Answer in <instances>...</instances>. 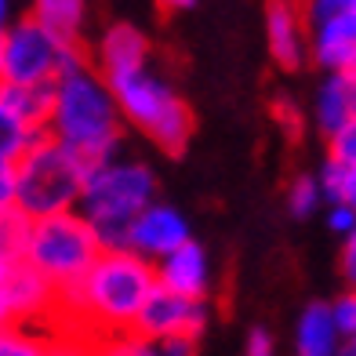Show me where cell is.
I'll list each match as a JSON object with an SVG mask.
<instances>
[{"instance_id":"1","label":"cell","mask_w":356,"mask_h":356,"mask_svg":"<svg viewBox=\"0 0 356 356\" xmlns=\"http://www.w3.org/2000/svg\"><path fill=\"white\" fill-rule=\"evenodd\" d=\"M44 135L55 138L62 149H70L76 160H84L88 168L120 156L124 120L109 84L91 62L62 73L51 84V109H47Z\"/></svg>"},{"instance_id":"2","label":"cell","mask_w":356,"mask_h":356,"mask_svg":"<svg viewBox=\"0 0 356 356\" xmlns=\"http://www.w3.org/2000/svg\"><path fill=\"white\" fill-rule=\"evenodd\" d=\"M156 291L153 266L131 251H102L76 287L58 295V313L73 316L80 327L99 331L102 342L131 331L138 309Z\"/></svg>"},{"instance_id":"3","label":"cell","mask_w":356,"mask_h":356,"mask_svg":"<svg viewBox=\"0 0 356 356\" xmlns=\"http://www.w3.org/2000/svg\"><path fill=\"white\" fill-rule=\"evenodd\" d=\"M153 200H156V171L138 156H113L88 171L76 215L95 229L102 251H124L131 222Z\"/></svg>"},{"instance_id":"4","label":"cell","mask_w":356,"mask_h":356,"mask_svg":"<svg viewBox=\"0 0 356 356\" xmlns=\"http://www.w3.org/2000/svg\"><path fill=\"white\" fill-rule=\"evenodd\" d=\"M109 91L127 127H135L142 138H149L168 156L186 153V145L193 138V109L168 76H160L153 66H145L127 76L109 80Z\"/></svg>"},{"instance_id":"5","label":"cell","mask_w":356,"mask_h":356,"mask_svg":"<svg viewBox=\"0 0 356 356\" xmlns=\"http://www.w3.org/2000/svg\"><path fill=\"white\" fill-rule=\"evenodd\" d=\"M88 164L62 149L55 138H40L19 164H15V207L29 218H51L76 211L80 189L88 178Z\"/></svg>"},{"instance_id":"6","label":"cell","mask_w":356,"mask_h":356,"mask_svg":"<svg viewBox=\"0 0 356 356\" xmlns=\"http://www.w3.org/2000/svg\"><path fill=\"white\" fill-rule=\"evenodd\" d=\"M99 254H102V244L95 236V229L76 211H66V215L29 222L22 262L33 273H40L62 295V291H70L84 280V273L95 266Z\"/></svg>"},{"instance_id":"7","label":"cell","mask_w":356,"mask_h":356,"mask_svg":"<svg viewBox=\"0 0 356 356\" xmlns=\"http://www.w3.org/2000/svg\"><path fill=\"white\" fill-rule=\"evenodd\" d=\"M84 62H88L84 47L55 44L33 19H29V15H22V19H11V26H8V37H4V76H0V84L47 91L62 73L84 66Z\"/></svg>"},{"instance_id":"8","label":"cell","mask_w":356,"mask_h":356,"mask_svg":"<svg viewBox=\"0 0 356 356\" xmlns=\"http://www.w3.org/2000/svg\"><path fill=\"white\" fill-rule=\"evenodd\" d=\"M305 15L309 58L327 73L356 76V0H313Z\"/></svg>"},{"instance_id":"9","label":"cell","mask_w":356,"mask_h":356,"mask_svg":"<svg viewBox=\"0 0 356 356\" xmlns=\"http://www.w3.org/2000/svg\"><path fill=\"white\" fill-rule=\"evenodd\" d=\"M207 320H211L207 302H186L156 287L138 309L127 334H138L145 342H193L197 346L200 334L207 331Z\"/></svg>"},{"instance_id":"10","label":"cell","mask_w":356,"mask_h":356,"mask_svg":"<svg viewBox=\"0 0 356 356\" xmlns=\"http://www.w3.org/2000/svg\"><path fill=\"white\" fill-rule=\"evenodd\" d=\"M186 240H193V233H189V218L178 211L175 204L153 200V204L131 222L124 251H131V254L142 258V262L156 266L160 258H168L171 251H178V248L186 244Z\"/></svg>"},{"instance_id":"11","label":"cell","mask_w":356,"mask_h":356,"mask_svg":"<svg viewBox=\"0 0 356 356\" xmlns=\"http://www.w3.org/2000/svg\"><path fill=\"white\" fill-rule=\"evenodd\" d=\"M149 58H153V44H149V37H145V29L127 22V19H117V22L102 26V33L95 37V51H91L88 62L109 84V80H117V76L145 70Z\"/></svg>"},{"instance_id":"12","label":"cell","mask_w":356,"mask_h":356,"mask_svg":"<svg viewBox=\"0 0 356 356\" xmlns=\"http://www.w3.org/2000/svg\"><path fill=\"white\" fill-rule=\"evenodd\" d=\"M156 287L178 295L186 302H207L215 287V269H211V254L200 240H186L178 251H171L168 258H160L153 266Z\"/></svg>"},{"instance_id":"13","label":"cell","mask_w":356,"mask_h":356,"mask_svg":"<svg viewBox=\"0 0 356 356\" xmlns=\"http://www.w3.org/2000/svg\"><path fill=\"white\" fill-rule=\"evenodd\" d=\"M266 44L280 70L295 73L309 62V29L305 15L295 4H269L266 8Z\"/></svg>"},{"instance_id":"14","label":"cell","mask_w":356,"mask_h":356,"mask_svg":"<svg viewBox=\"0 0 356 356\" xmlns=\"http://www.w3.org/2000/svg\"><path fill=\"white\" fill-rule=\"evenodd\" d=\"M4 295L11 302V313L19 323H29L33 327L44 316H58V291L47 284L40 273H33L26 262L15 266L4 277Z\"/></svg>"},{"instance_id":"15","label":"cell","mask_w":356,"mask_h":356,"mask_svg":"<svg viewBox=\"0 0 356 356\" xmlns=\"http://www.w3.org/2000/svg\"><path fill=\"white\" fill-rule=\"evenodd\" d=\"M353 88H356L353 73H323V80L316 84L313 124L327 142L353 124Z\"/></svg>"},{"instance_id":"16","label":"cell","mask_w":356,"mask_h":356,"mask_svg":"<svg viewBox=\"0 0 356 356\" xmlns=\"http://www.w3.org/2000/svg\"><path fill=\"white\" fill-rule=\"evenodd\" d=\"M47 37L62 47H84V26H88V8L80 0H37L29 11Z\"/></svg>"},{"instance_id":"17","label":"cell","mask_w":356,"mask_h":356,"mask_svg":"<svg viewBox=\"0 0 356 356\" xmlns=\"http://www.w3.org/2000/svg\"><path fill=\"white\" fill-rule=\"evenodd\" d=\"M295 356H342V334L334 331L327 302H309L298 313Z\"/></svg>"},{"instance_id":"18","label":"cell","mask_w":356,"mask_h":356,"mask_svg":"<svg viewBox=\"0 0 356 356\" xmlns=\"http://www.w3.org/2000/svg\"><path fill=\"white\" fill-rule=\"evenodd\" d=\"M44 138L40 127L26 124L22 117H15L11 109L0 106V160H8V164H19V160L33 149V145Z\"/></svg>"},{"instance_id":"19","label":"cell","mask_w":356,"mask_h":356,"mask_svg":"<svg viewBox=\"0 0 356 356\" xmlns=\"http://www.w3.org/2000/svg\"><path fill=\"white\" fill-rule=\"evenodd\" d=\"M26 240H29V218L19 211V207L0 215V284H4V277L15 266H22Z\"/></svg>"},{"instance_id":"20","label":"cell","mask_w":356,"mask_h":356,"mask_svg":"<svg viewBox=\"0 0 356 356\" xmlns=\"http://www.w3.org/2000/svg\"><path fill=\"white\" fill-rule=\"evenodd\" d=\"M0 106L11 109L15 117H22L26 124H33L44 131L47 124V109H51V88L40 91V88H11V84H0Z\"/></svg>"},{"instance_id":"21","label":"cell","mask_w":356,"mask_h":356,"mask_svg":"<svg viewBox=\"0 0 356 356\" xmlns=\"http://www.w3.org/2000/svg\"><path fill=\"white\" fill-rule=\"evenodd\" d=\"M102 356H197L193 342H145L138 334H120L99 346Z\"/></svg>"},{"instance_id":"22","label":"cell","mask_w":356,"mask_h":356,"mask_svg":"<svg viewBox=\"0 0 356 356\" xmlns=\"http://www.w3.org/2000/svg\"><path fill=\"white\" fill-rule=\"evenodd\" d=\"M0 356H51V338L29 323H15L0 331Z\"/></svg>"},{"instance_id":"23","label":"cell","mask_w":356,"mask_h":356,"mask_svg":"<svg viewBox=\"0 0 356 356\" xmlns=\"http://www.w3.org/2000/svg\"><path fill=\"white\" fill-rule=\"evenodd\" d=\"M323 207L320 197V186H316V175H295L287 186V211L295 218H309Z\"/></svg>"},{"instance_id":"24","label":"cell","mask_w":356,"mask_h":356,"mask_svg":"<svg viewBox=\"0 0 356 356\" xmlns=\"http://www.w3.org/2000/svg\"><path fill=\"white\" fill-rule=\"evenodd\" d=\"M331 309V320H334V331L342 334V342H349V338H356V291H342V295H334L327 302Z\"/></svg>"},{"instance_id":"25","label":"cell","mask_w":356,"mask_h":356,"mask_svg":"<svg viewBox=\"0 0 356 356\" xmlns=\"http://www.w3.org/2000/svg\"><path fill=\"white\" fill-rule=\"evenodd\" d=\"M327 156L338 160L342 168H356V120L327 142Z\"/></svg>"},{"instance_id":"26","label":"cell","mask_w":356,"mask_h":356,"mask_svg":"<svg viewBox=\"0 0 356 356\" xmlns=\"http://www.w3.org/2000/svg\"><path fill=\"white\" fill-rule=\"evenodd\" d=\"M323 222H327V229L334 233V236H349V233H356V211L349 204H327L323 207Z\"/></svg>"},{"instance_id":"27","label":"cell","mask_w":356,"mask_h":356,"mask_svg":"<svg viewBox=\"0 0 356 356\" xmlns=\"http://www.w3.org/2000/svg\"><path fill=\"white\" fill-rule=\"evenodd\" d=\"M338 269H342L346 287L356 291V233H349L342 240V251H338Z\"/></svg>"},{"instance_id":"28","label":"cell","mask_w":356,"mask_h":356,"mask_svg":"<svg viewBox=\"0 0 356 356\" xmlns=\"http://www.w3.org/2000/svg\"><path fill=\"white\" fill-rule=\"evenodd\" d=\"M244 356H277V346H273V334L266 327H251L248 342H244Z\"/></svg>"},{"instance_id":"29","label":"cell","mask_w":356,"mask_h":356,"mask_svg":"<svg viewBox=\"0 0 356 356\" xmlns=\"http://www.w3.org/2000/svg\"><path fill=\"white\" fill-rule=\"evenodd\" d=\"M15 211V164L0 160V215Z\"/></svg>"},{"instance_id":"30","label":"cell","mask_w":356,"mask_h":356,"mask_svg":"<svg viewBox=\"0 0 356 356\" xmlns=\"http://www.w3.org/2000/svg\"><path fill=\"white\" fill-rule=\"evenodd\" d=\"M8 26H11V8L0 0V76H4V37H8Z\"/></svg>"},{"instance_id":"31","label":"cell","mask_w":356,"mask_h":356,"mask_svg":"<svg viewBox=\"0 0 356 356\" xmlns=\"http://www.w3.org/2000/svg\"><path fill=\"white\" fill-rule=\"evenodd\" d=\"M15 313H11V302H8V295H4V284H0V331H8V327H15Z\"/></svg>"},{"instance_id":"32","label":"cell","mask_w":356,"mask_h":356,"mask_svg":"<svg viewBox=\"0 0 356 356\" xmlns=\"http://www.w3.org/2000/svg\"><path fill=\"white\" fill-rule=\"evenodd\" d=\"M342 204H349L356 211V168H346V189H342Z\"/></svg>"},{"instance_id":"33","label":"cell","mask_w":356,"mask_h":356,"mask_svg":"<svg viewBox=\"0 0 356 356\" xmlns=\"http://www.w3.org/2000/svg\"><path fill=\"white\" fill-rule=\"evenodd\" d=\"M342 356H356V338H349V342H342Z\"/></svg>"},{"instance_id":"34","label":"cell","mask_w":356,"mask_h":356,"mask_svg":"<svg viewBox=\"0 0 356 356\" xmlns=\"http://www.w3.org/2000/svg\"><path fill=\"white\" fill-rule=\"evenodd\" d=\"M353 120H356V88H353Z\"/></svg>"},{"instance_id":"35","label":"cell","mask_w":356,"mask_h":356,"mask_svg":"<svg viewBox=\"0 0 356 356\" xmlns=\"http://www.w3.org/2000/svg\"><path fill=\"white\" fill-rule=\"evenodd\" d=\"M95 356H102V353H99V349H95Z\"/></svg>"}]
</instances>
